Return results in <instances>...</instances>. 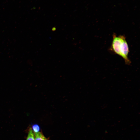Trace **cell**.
<instances>
[{
  "label": "cell",
  "instance_id": "3",
  "mask_svg": "<svg viewBox=\"0 0 140 140\" xmlns=\"http://www.w3.org/2000/svg\"><path fill=\"white\" fill-rule=\"evenodd\" d=\"M26 140H34L33 131L31 128H30Z\"/></svg>",
  "mask_w": 140,
  "mask_h": 140
},
{
  "label": "cell",
  "instance_id": "2",
  "mask_svg": "<svg viewBox=\"0 0 140 140\" xmlns=\"http://www.w3.org/2000/svg\"><path fill=\"white\" fill-rule=\"evenodd\" d=\"M34 140H47L44 136L40 132L34 133Z\"/></svg>",
  "mask_w": 140,
  "mask_h": 140
},
{
  "label": "cell",
  "instance_id": "1",
  "mask_svg": "<svg viewBox=\"0 0 140 140\" xmlns=\"http://www.w3.org/2000/svg\"><path fill=\"white\" fill-rule=\"evenodd\" d=\"M114 53L121 57L126 64L129 65L131 61L128 57L129 48L125 37L123 35H113V40L110 48Z\"/></svg>",
  "mask_w": 140,
  "mask_h": 140
},
{
  "label": "cell",
  "instance_id": "4",
  "mask_svg": "<svg viewBox=\"0 0 140 140\" xmlns=\"http://www.w3.org/2000/svg\"><path fill=\"white\" fill-rule=\"evenodd\" d=\"M40 127L37 124L34 125L32 126V130L34 133H37L39 132L40 130Z\"/></svg>",
  "mask_w": 140,
  "mask_h": 140
}]
</instances>
